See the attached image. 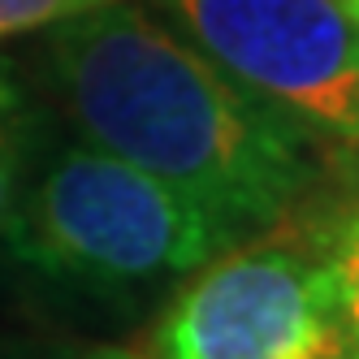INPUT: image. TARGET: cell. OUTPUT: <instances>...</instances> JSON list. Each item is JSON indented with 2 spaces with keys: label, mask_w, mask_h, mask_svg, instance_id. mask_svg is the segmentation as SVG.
<instances>
[{
  "label": "cell",
  "mask_w": 359,
  "mask_h": 359,
  "mask_svg": "<svg viewBox=\"0 0 359 359\" xmlns=\"http://www.w3.org/2000/svg\"><path fill=\"white\" fill-rule=\"evenodd\" d=\"M48 83L95 143L229 234L281 225L320 182V143L135 0L48 27Z\"/></svg>",
  "instance_id": "cell-1"
},
{
  "label": "cell",
  "mask_w": 359,
  "mask_h": 359,
  "mask_svg": "<svg viewBox=\"0 0 359 359\" xmlns=\"http://www.w3.org/2000/svg\"><path fill=\"white\" fill-rule=\"evenodd\" d=\"M5 243L57 290L139 294L199 273L243 238L151 173L79 139L27 182Z\"/></svg>",
  "instance_id": "cell-2"
},
{
  "label": "cell",
  "mask_w": 359,
  "mask_h": 359,
  "mask_svg": "<svg viewBox=\"0 0 359 359\" xmlns=\"http://www.w3.org/2000/svg\"><path fill=\"white\" fill-rule=\"evenodd\" d=\"M229 79L359 156V27L338 0H151Z\"/></svg>",
  "instance_id": "cell-3"
},
{
  "label": "cell",
  "mask_w": 359,
  "mask_h": 359,
  "mask_svg": "<svg viewBox=\"0 0 359 359\" xmlns=\"http://www.w3.org/2000/svg\"><path fill=\"white\" fill-rule=\"evenodd\" d=\"M156 359H342V286L316 251L229 247L151 329Z\"/></svg>",
  "instance_id": "cell-4"
},
{
  "label": "cell",
  "mask_w": 359,
  "mask_h": 359,
  "mask_svg": "<svg viewBox=\"0 0 359 359\" xmlns=\"http://www.w3.org/2000/svg\"><path fill=\"white\" fill-rule=\"evenodd\" d=\"M312 251L320 255V264L338 277L342 290H359V199L333 208L320 221Z\"/></svg>",
  "instance_id": "cell-5"
},
{
  "label": "cell",
  "mask_w": 359,
  "mask_h": 359,
  "mask_svg": "<svg viewBox=\"0 0 359 359\" xmlns=\"http://www.w3.org/2000/svg\"><path fill=\"white\" fill-rule=\"evenodd\" d=\"M104 5H117V0H0V39L61 27V22L95 13Z\"/></svg>",
  "instance_id": "cell-6"
},
{
  "label": "cell",
  "mask_w": 359,
  "mask_h": 359,
  "mask_svg": "<svg viewBox=\"0 0 359 359\" xmlns=\"http://www.w3.org/2000/svg\"><path fill=\"white\" fill-rule=\"evenodd\" d=\"M27 177H31V165H27V151L22 143L9 135L0 139V243H5L9 225L22 208V195H27Z\"/></svg>",
  "instance_id": "cell-7"
},
{
  "label": "cell",
  "mask_w": 359,
  "mask_h": 359,
  "mask_svg": "<svg viewBox=\"0 0 359 359\" xmlns=\"http://www.w3.org/2000/svg\"><path fill=\"white\" fill-rule=\"evenodd\" d=\"M18 117H22V87L13 65L0 57V139L18 135Z\"/></svg>",
  "instance_id": "cell-8"
},
{
  "label": "cell",
  "mask_w": 359,
  "mask_h": 359,
  "mask_svg": "<svg viewBox=\"0 0 359 359\" xmlns=\"http://www.w3.org/2000/svg\"><path fill=\"white\" fill-rule=\"evenodd\" d=\"M342 359H359V290H342Z\"/></svg>",
  "instance_id": "cell-9"
},
{
  "label": "cell",
  "mask_w": 359,
  "mask_h": 359,
  "mask_svg": "<svg viewBox=\"0 0 359 359\" xmlns=\"http://www.w3.org/2000/svg\"><path fill=\"white\" fill-rule=\"evenodd\" d=\"M22 359H156V355L126 351V346H87V351H48V355H22Z\"/></svg>",
  "instance_id": "cell-10"
},
{
  "label": "cell",
  "mask_w": 359,
  "mask_h": 359,
  "mask_svg": "<svg viewBox=\"0 0 359 359\" xmlns=\"http://www.w3.org/2000/svg\"><path fill=\"white\" fill-rule=\"evenodd\" d=\"M338 5H342L351 18H355V27H359V0H338Z\"/></svg>",
  "instance_id": "cell-11"
}]
</instances>
